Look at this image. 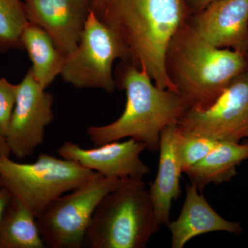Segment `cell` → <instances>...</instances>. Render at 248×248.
I'll list each match as a JSON object with an SVG mask.
<instances>
[{"mask_svg": "<svg viewBox=\"0 0 248 248\" xmlns=\"http://www.w3.org/2000/svg\"><path fill=\"white\" fill-rule=\"evenodd\" d=\"M90 9L118 37L127 62L149 75L161 89L175 91L165 68L173 35L192 14L187 0H89Z\"/></svg>", "mask_w": 248, "mask_h": 248, "instance_id": "obj_1", "label": "cell"}, {"mask_svg": "<svg viewBox=\"0 0 248 248\" xmlns=\"http://www.w3.org/2000/svg\"><path fill=\"white\" fill-rule=\"evenodd\" d=\"M165 68L187 108L205 110L236 77L248 70V54L213 46L189 20L170 41Z\"/></svg>", "mask_w": 248, "mask_h": 248, "instance_id": "obj_2", "label": "cell"}, {"mask_svg": "<svg viewBox=\"0 0 248 248\" xmlns=\"http://www.w3.org/2000/svg\"><path fill=\"white\" fill-rule=\"evenodd\" d=\"M114 78L117 88L126 94L125 109L112 123L89 127L91 142L98 146L132 138L146 149L159 151L161 131L177 124L187 109L182 98L172 90L159 89L146 71L129 62L120 60Z\"/></svg>", "mask_w": 248, "mask_h": 248, "instance_id": "obj_3", "label": "cell"}, {"mask_svg": "<svg viewBox=\"0 0 248 248\" xmlns=\"http://www.w3.org/2000/svg\"><path fill=\"white\" fill-rule=\"evenodd\" d=\"M160 227L143 178H127L101 201L83 247L144 248Z\"/></svg>", "mask_w": 248, "mask_h": 248, "instance_id": "obj_4", "label": "cell"}, {"mask_svg": "<svg viewBox=\"0 0 248 248\" xmlns=\"http://www.w3.org/2000/svg\"><path fill=\"white\" fill-rule=\"evenodd\" d=\"M97 174L75 161L46 153L30 164L16 162L7 155L0 156L1 184L36 218L54 200Z\"/></svg>", "mask_w": 248, "mask_h": 248, "instance_id": "obj_5", "label": "cell"}, {"mask_svg": "<svg viewBox=\"0 0 248 248\" xmlns=\"http://www.w3.org/2000/svg\"><path fill=\"white\" fill-rule=\"evenodd\" d=\"M122 181L98 173L71 194L54 200L36 218L46 248H82L85 234L98 205Z\"/></svg>", "mask_w": 248, "mask_h": 248, "instance_id": "obj_6", "label": "cell"}, {"mask_svg": "<svg viewBox=\"0 0 248 248\" xmlns=\"http://www.w3.org/2000/svg\"><path fill=\"white\" fill-rule=\"evenodd\" d=\"M126 61V50L115 34L90 11L75 51L66 57L61 76L77 89H99L111 93L116 83L112 65Z\"/></svg>", "mask_w": 248, "mask_h": 248, "instance_id": "obj_7", "label": "cell"}, {"mask_svg": "<svg viewBox=\"0 0 248 248\" xmlns=\"http://www.w3.org/2000/svg\"><path fill=\"white\" fill-rule=\"evenodd\" d=\"M177 126L184 133L218 141L247 140L248 70L236 77L208 108L187 109Z\"/></svg>", "mask_w": 248, "mask_h": 248, "instance_id": "obj_8", "label": "cell"}, {"mask_svg": "<svg viewBox=\"0 0 248 248\" xmlns=\"http://www.w3.org/2000/svg\"><path fill=\"white\" fill-rule=\"evenodd\" d=\"M54 96L42 89L31 68L17 84V98L5 140L10 153L18 159L33 154L45 141L53 122Z\"/></svg>", "mask_w": 248, "mask_h": 248, "instance_id": "obj_9", "label": "cell"}, {"mask_svg": "<svg viewBox=\"0 0 248 248\" xmlns=\"http://www.w3.org/2000/svg\"><path fill=\"white\" fill-rule=\"evenodd\" d=\"M146 145L134 139L115 141L85 149L71 141H65L58 150L63 159L71 160L83 167L108 178H143L151 172L140 158Z\"/></svg>", "mask_w": 248, "mask_h": 248, "instance_id": "obj_10", "label": "cell"}, {"mask_svg": "<svg viewBox=\"0 0 248 248\" xmlns=\"http://www.w3.org/2000/svg\"><path fill=\"white\" fill-rule=\"evenodd\" d=\"M29 22L44 29L68 57L79 45L89 16V0H23Z\"/></svg>", "mask_w": 248, "mask_h": 248, "instance_id": "obj_11", "label": "cell"}, {"mask_svg": "<svg viewBox=\"0 0 248 248\" xmlns=\"http://www.w3.org/2000/svg\"><path fill=\"white\" fill-rule=\"evenodd\" d=\"M190 23L213 46L248 53V0H213Z\"/></svg>", "mask_w": 248, "mask_h": 248, "instance_id": "obj_12", "label": "cell"}, {"mask_svg": "<svg viewBox=\"0 0 248 248\" xmlns=\"http://www.w3.org/2000/svg\"><path fill=\"white\" fill-rule=\"evenodd\" d=\"M172 248H183L196 236L213 232L239 235L241 223L225 219L215 211L195 184L186 186L185 201L177 219L167 225Z\"/></svg>", "mask_w": 248, "mask_h": 248, "instance_id": "obj_13", "label": "cell"}, {"mask_svg": "<svg viewBox=\"0 0 248 248\" xmlns=\"http://www.w3.org/2000/svg\"><path fill=\"white\" fill-rule=\"evenodd\" d=\"M176 125H169L160 135L157 174L148 189L160 226H167L173 202L181 195V169L174 146Z\"/></svg>", "mask_w": 248, "mask_h": 248, "instance_id": "obj_14", "label": "cell"}, {"mask_svg": "<svg viewBox=\"0 0 248 248\" xmlns=\"http://www.w3.org/2000/svg\"><path fill=\"white\" fill-rule=\"evenodd\" d=\"M248 159V143L219 141L202 161L186 174L191 184L202 191L207 186L228 182L237 174V167Z\"/></svg>", "mask_w": 248, "mask_h": 248, "instance_id": "obj_15", "label": "cell"}, {"mask_svg": "<svg viewBox=\"0 0 248 248\" xmlns=\"http://www.w3.org/2000/svg\"><path fill=\"white\" fill-rule=\"evenodd\" d=\"M23 48L32 62L31 71L42 89L46 90L61 75L66 57L58 50L42 28L28 22L21 35Z\"/></svg>", "mask_w": 248, "mask_h": 248, "instance_id": "obj_16", "label": "cell"}, {"mask_svg": "<svg viewBox=\"0 0 248 248\" xmlns=\"http://www.w3.org/2000/svg\"><path fill=\"white\" fill-rule=\"evenodd\" d=\"M45 248L35 217L11 197L0 216V248Z\"/></svg>", "mask_w": 248, "mask_h": 248, "instance_id": "obj_17", "label": "cell"}, {"mask_svg": "<svg viewBox=\"0 0 248 248\" xmlns=\"http://www.w3.org/2000/svg\"><path fill=\"white\" fill-rule=\"evenodd\" d=\"M28 22L23 0H0V52L24 49L21 35Z\"/></svg>", "mask_w": 248, "mask_h": 248, "instance_id": "obj_18", "label": "cell"}, {"mask_svg": "<svg viewBox=\"0 0 248 248\" xmlns=\"http://www.w3.org/2000/svg\"><path fill=\"white\" fill-rule=\"evenodd\" d=\"M218 141L208 137L193 135L181 131L177 125L174 134V146L182 172L202 161L210 153Z\"/></svg>", "mask_w": 248, "mask_h": 248, "instance_id": "obj_19", "label": "cell"}, {"mask_svg": "<svg viewBox=\"0 0 248 248\" xmlns=\"http://www.w3.org/2000/svg\"><path fill=\"white\" fill-rule=\"evenodd\" d=\"M17 84H11L5 78L0 79V137L4 138L17 98Z\"/></svg>", "mask_w": 248, "mask_h": 248, "instance_id": "obj_20", "label": "cell"}, {"mask_svg": "<svg viewBox=\"0 0 248 248\" xmlns=\"http://www.w3.org/2000/svg\"><path fill=\"white\" fill-rule=\"evenodd\" d=\"M11 199V195H9V192L6 190L0 181V216L4 211L8 204L9 203Z\"/></svg>", "mask_w": 248, "mask_h": 248, "instance_id": "obj_21", "label": "cell"}, {"mask_svg": "<svg viewBox=\"0 0 248 248\" xmlns=\"http://www.w3.org/2000/svg\"><path fill=\"white\" fill-rule=\"evenodd\" d=\"M212 1L213 0H187V2L194 15L203 9Z\"/></svg>", "mask_w": 248, "mask_h": 248, "instance_id": "obj_22", "label": "cell"}, {"mask_svg": "<svg viewBox=\"0 0 248 248\" xmlns=\"http://www.w3.org/2000/svg\"><path fill=\"white\" fill-rule=\"evenodd\" d=\"M9 148H8L7 144H6V140L2 137H0V156L1 155H7L10 156Z\"/></svg>", "mask_w": 248, "mask_h": 248, "instance_id": "obj_23", "label": "cell"}, {"mask_svg": "<svg viewBox=\"0 0 248 248\" xmlns=\"http://www.w3.org/2000/svg\"><path fill=\"white\" fill-rule=\"evenodd\" d=\"M246 142H248V139L247 140H246Z\"/></svg>", "mask_w": 248, "mask_h": 248, "instance_id": "obj_24", "label": "cell"}, {"mask_svg": "<svg viewBox=\"0 0 248 248\" xmlns=\"http://www.w3.org/2000/svg\"></svg>", "mask_w": 248, "mask_h": 248, "instance_id": "obj_25", "label": "cell"}]
</instances>
